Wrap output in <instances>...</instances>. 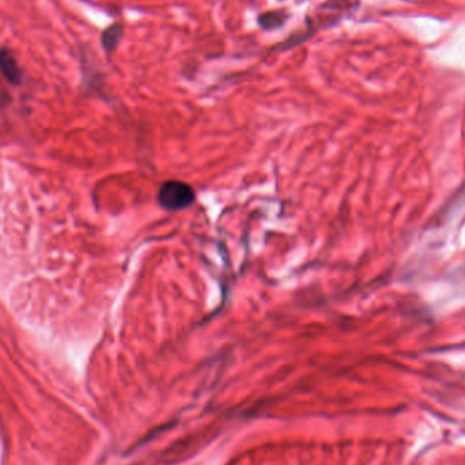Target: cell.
<instances>
[{"mask_svg": "<svg viewBox=\"0 0 465 465\" xmlns=\"http://www.w3.org/2000/svg\"><path fill=\"white\" fill-rule=\"evenodd\" d=\"M157 199L163 209L181 211L195 201V191L183 181L170 180L162 184Z\"/></svg>", "mask_w": 465, "mask_h": 465, "instance_id": "6da1fadb", "label": "cell"}, {"mask_svg": "<svg viewBox=\"0 0 465 465\" xmlns=\"http://www.w3.org/2000/svg\"><path fill=\"white\" fill-rule=\"evenodd\" d=\"M0 72L14 84H18L21 80V69L12 55L5 49H0Z\"/></svg>", "mask_w": 465, "mask_h": 465, "instance_id": "7a4b0ae2", "label": "cell"}, {"mask_svg": "<svg viewBox=\"0 0 465 465\" xmlns=\"http://www.w3.org/2000/svg\"><path fill=\"white\" fill-rule=\"evenodd\" d=\"M122 37H123V27L119 26V25L111 26L102 34V45H104V48L108 52L115 51L117 48Z\"/></svg>", "mask_w": 465, "mask_h": 465, "instance_id": "3957f363", "label": "cell"}, {"mask_svg": "<svg viewBox=\"0 0 465 465\" xmlns=\"http://www.w3.org/2000/svg\"><path fill=\"white\" fill-rule=\"evenodd\" d=\"M283 15L279 12H269L260 18V25L264 29H272L275 26H280L283 23Z\"/></svg>", "mask_w": 465, "mask_h": 465, "instance_id": "277c9868", "label": "cell"}]
</instances>
